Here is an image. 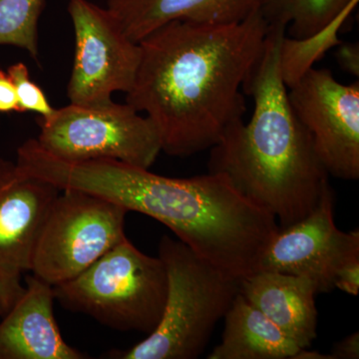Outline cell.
I'll list each match as a JSON object with an SVG mask.
<instances>
[{
    "label": "cell",
    "instance_id": "cell-22",
    "mask_svg": "<svg viewBox=\"0 0 359 359\" xmlns=\"http://www.w3.org/2000/svg\"><path fill=\"white\" fill-rule=\"evenodd\" d=\"M0 112L20 113L15 87L7 73L0 70Z\"/></svg>",
    "mask_w": 359,
    "mask_h": 359
},
{
    "label": "cell",
    "instance_id": "cell-8",
    "mask_svg": "<svg viewBox=\"0 0 359 359\" xmlns=\"http://www.w3.org/2000/svg\"><path fill=\"white\" fill-rule=\"evenodd\" d=\"M75 35V56L67 86L70 103L103 106L115 92L133 86L141 48L122 32L107 8L89 0H69Z\"/></svg>",
    "mask_w": 359,
    "mask_h": 359
},
{
    "label": "cell",
    "instance_id": "cell-3",
    "mask_svg": "<svg viewBox=\"0 0 359 359\" xmlns=\"http://www.w3.org/2000/svg\"><path fill=\"white\" fill-rule=\"evenodd\" d=\"M287 27L269 25L261 57L243 91L254 99L248 123L231 125L210 150L209 173L221 174L244 197L275 217L278 229L318 207L328 174L294 114L280 72Z\"/></svg>",
    "mask_w": 359,
    "mask_h": 359
},
{
    "label": "cell",
    "instance_id": "cell-25",
    "mask_svg": "<svg viewBox=\"0 0 359 359\" xmlns=\"http://www.w3.org/2000/svg\"><path fill=\"white\" fill-rule=\"evenodd\" d=\"M4 316V313H2V309H0V316Z\"/></svg>",
    "mask_w": 359,
    "mask_h": 359
},
{
    "label": "cell",
    "instance_id": "cell-5",
    "mask_svg": "<svg viewBox=\"0 0 359 359\" xmlns=\"http://www.w3.org/2000/svg\"><path fill=\"white\" fill-rule=\"evenodd\" d=\"M63 308L119 332L150 334L167 299L166 268L124 238L76 278L53 287Z\"/></svg>",
    "mask_w": 359,
    "mask_h": 359
},
{
    "label": "cell",
    "instance_id": "cell-21",
    "mask_svg": "<svg viewBox=\"0 0 359 359\" xmlns=\"http://www.w3.org/2000/svg\"><path fill=\"white\" fill-rule=\"evenodd\" d=\"M337 62L340 67L349 74L358 78L359 76V45L358 42L353 43H340L337 45Z\"/></svg>",
    "mask_w": 359,
    "mask_h": 359
},
{
    "label": "cell",
    "instance_id": "cell-18",
    "mask_svg": "<svg viewBox=\"0 0 359 359\" xmlns=\"http://www.w3.org/2000/svg\"><path fill=\"white\" fill-rule=\"evenodd\" d=\"M45 0H0V45L39 57V20Z\"/></svg>",
    "mask_w": 359,
    "mask_h": 359
},
{
    "label": "cell",
    "instance_id": "cell-24",
    "mask_svg": "<svg viewBox=\"0 0 359 359\" xmlns=\"http://www.w3.org/2000/svg\"><path fill=\"white\" fill-rule=\"evenodd\" d=\"M292 359H334L332 354H323L318 351H309L308 348H301Z\"/></svg>",
    "mask_w": 359,
    "mask_h": 359
},
{
    "label": "cell",
    "instance_id": "cell-23",
    "mask_svg": "<svg viewBox=\"0 0 359 359\" xmlns=\"http://www.w3.org/2000/svg\"><path fill=\"white\" fill-rule=\"evenodd\" d=\"M334 359L359 358V332H355L339 340L334 344L332 353Z\"/></svg>",
    "mask_w": 359,
    "mask_h": 359
},
{
    "label": "cell",
    "instance_id": "cell-20",
    "mask_svg": "<svg viewBox=\"0 0 359 359\" xmlns=\"http://www.w3.org/2000/svg\"><path fill=\"white\" fill-rule=\"evenodd\" d=\"M334 287L348 294H358L359 257L351 259L339 269L335 278Z\"/></svg>",
    "mask_w": 359,
    "mask_h": 359
},
{
    "label": "cell",
    "instance_id": "cell-15",
    "mask_svg": "<svg viewBox=\"0 0 359 359\" xmlns=\"http://www.w3.org/2000/svg\"><path fill=\"white\" fill-rule=\"evenodd\" d=\"M224 318L221 344L209 359H292L301 349L240 292Z\"/></svg>",
    "mask_w": 359,
    "mask_h": 359
},
{
    "label": "cell",
    "instance_id": "cell-6",
    "mask_svg": "<svg viewBox=\"0 0 359 359\" xmlns=\"http://www.w3.org/2000/svg\"><path fill=\"white\" fill-rule=\"evenodd\" d=\"M126 210L76 190H60L33 249L30 271L51 287L76 278L125 235Z\"/></svg>",
    "mask_w": 359,
    "mask_h": 359
},
{
    "label": "cell",
    "instance_id": "cell-12",
    "mask_svg": "<svg viewBox=\"0 0 359 359\" xmlns=\"http://www.w3.org/2000/svg\"><path fill=\"white\" fill-rule=\"evenodd\" d=\"M53 287L35 276L26 278L22 294L0 323V359H85L69 346L54 316Z\"/></svg>",
    "mask_w": 359,
    "mask_h": 359
},
{
    "label": "cell",
    "instance_id": "cell-4",
    "mask_svg": "<svg viewBox=\"0 0 359 359\" xmlns=\"http://www.w3.org/2000/svg\"><path fill=\"white\" fill-rule=\"evenodd\" d=\"M159 257L167 271L162 318L143 341L128 351H111L115 359H195L204 353L212 332L238 294L240 280L163 236Z\"/></svg>",
    "mask_w": 359,
    "mask_h": 359
},
{
    "label": "cell",
    "instance_id": "cell-10",
    "mask_svg": "<svg viewBox=\"0 0 359 359\" xmlns=\"http://www.w3.org/2000/svg\"><path fill=\"white\" fill-rule=\"evenodd\" d=\"M359 257V231L344 233L334 223V193L328 184L318 207L306 218L278 229L257 271L304 276L318 294L335 289L337 271Z\"/></svg>",
    "mask_w": 359,
    "mask_h": 359
},
{
    "label": "cell",
    "instance_id": "cell-9",
    "mask_svg": "<svg viewBox=\"0 0 359 359\" xmlns=\"http://www.w3.org/2000/svg\"><path fill=\"white\" fill-rule=\"evenodd\" d=\"M287 93L327 174L346 181L358 180V80L342 84L330 70L311 67Z\"/></svg>",
    "mask_w": 359,
    "mask_h": 359
},
{
    "label": "cell",
    "instance_id": "cell-19",
    "mask_svg": "<svg viewBox=\"0 0 359 359\" xmlns=\"http://www.w3.org/2000/svg\"><path fill=\"white\" fill-rule=\"evenodd\" d=\"M7 74L15 87L20 113L34 112L40 119H49L55 112L40 87L30 79L27 66L22 62L9 66Z\"/></svg>",
    "mask_w": 359,
    "mask_h": 359
},
{
    "label": "cell",
    "instance_id": "cell-13",
    "mask_svg": "<svg viewBox=\"0 0 359 359\" xmlns=\"http://www.w3.org/2000/svg\"><path fill=\"white\" fill-rule=\"evenodd\" d=\"M238 292L301 348L316 339L318 290L309 278L257 271L240 280Z\"/></svg>",
    "mask_w": 359,
    "mask_h": 359
},
{
    "label": "cell",
    "instance_id": "cell-7",
    "mask_svg": "<svg viewBox=\"0 0 359 359\" xmlns=\"http://www.w3.org/2000/svg\"><path fill=\"white\" fill-rule=\"evenodd\" d=\"M39 126V145L63 160L112 159L149 169L162 151L154 124L127 103H70Z\"/></svg>",
    "mask_w": 359,
    "mask_h": 359
},
{
    "label": "cell",
    "instance_id": "cell-2",
    "mask_svg": "<svg viewBox=\"0 0 359 359\" xmlns=\"http://www.w3.org/2000/svg\"><path fill=\"white\" fill-rule=\"evenodd\" d=\"M53 182L61 190L91 194L151 217L238 280L257 271L278 231L275 217L221 174L171 178L117 160H58Z\"/></svg>",
    "mask_w": 359,
    "mask_h": 359
},
{
    "label": "cell",
    "instance_id": "cell-17",
    "mask_svg": "<svg viewBox=\"0 0 359 359\" xmlns=\"http://www.w3.org/2000/svg\"><path fill=\"white\" fill-rule=\"evenodd\" d=\"M359 0H351L348 4L323 30L304 39H294L285 35L280 48V72L285 86L289 89L332 47L341 43L337 32L346 22Z\"/></svg>",
    "mask_w": 359,
    "mask_h": 359
},
{
    "label": "cell",
    "instance_id": "cell-1",
    "mask_svg": "<svg viewBox=\"0 0 359 359\" xmlns=\"http://www.w3.org/2000/svg\"><path fill=\"white\" fill-rule=\"evenodd\" d=\"M268 28L261 11L226 25L170 21L139 42L140 65L126 103L154 124L162 151L198 154L243 120V86Z\"/></svg>",
    "mask_w": 359,
    "mask_h": 359
},
{
    "label": "cell",
    "instance_id": "cell-11",
    "mask_svg": "<svg viewBox=\"0 0 359 359\" xmlns=\"http://www.w3.org/2000/svg\"><path fill=\"white\" fill-rule=\"evenodd\" d=\"M59 192L52 184L21 173L16 163L0 157V309L4 316L25 290L21 276L30 271L35 242Z\"/></svg>",
    "mask_w": 359,
    "mask_h": 359
},
{
    "label": "cell",
    "instance_id": "cell-16",
    "mask_svg": "<svg viewBox=\"0 0 359 359\" xmlns=\"http://www.w3.org/2000/svg\"><path fill=\"white\" fill-rule=\"evenodd\" d=\"M351 0H269L263 14L269 25L287 27V36L304 39L327 27Z\"/></svg>",
    "mask_w": 359,
    "mask_h": 359
},
{
    "label": "cell",
    "instance_id": "cell-14",
    "mask_svg": "<svg viewBox=\"0 0 359 359\" xmlns=\"http://www.w3.org/2000/svg\"><path fill=\"white\" fill-rule=\"evenodd\" d=\"M269 0H108L107 9L132 41L170 21L201 23L240 22L263 11Z\"/></svg>",
    "mask_w": 359,
    "mask_h": 359
}]
</instances>
